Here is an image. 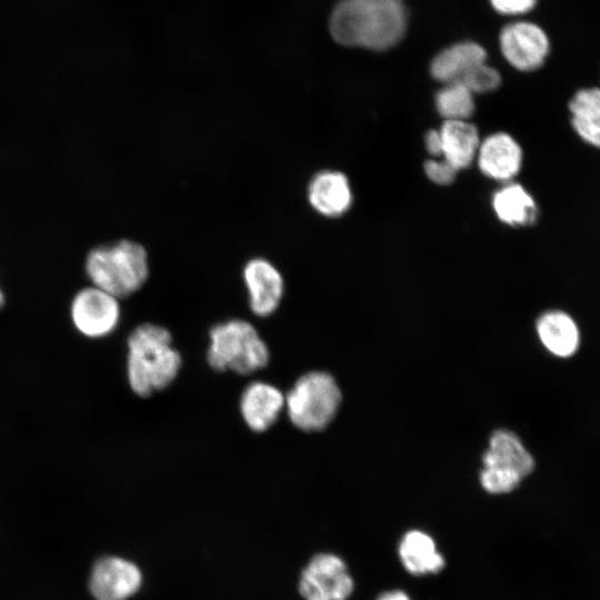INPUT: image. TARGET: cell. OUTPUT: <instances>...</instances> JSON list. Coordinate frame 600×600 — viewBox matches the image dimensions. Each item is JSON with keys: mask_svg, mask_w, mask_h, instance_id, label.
I'll return each instance as SVG.
<instances>
[{"mask_svg": "<svg viewBox=\"0 0 600 600\" xmlns=\"http://www.w3.org/2000/svg\"><path fill=\"white\" fill-rule=\"evenodd\" d=\"M329 29L342 46L382 51L402 39L407 10L402 0H341L330 16Z\"/></svg>", "mask_w": 600, "mask_h": 600, "instance_id": "obj_1", "label": "cell"}, {"mask_svg": "<svg viewBox=\"0 0 600 600\" xmlns=\"http://www.w3.org/2000/svg\"><path fill=\"white\" fill-rule=\"evenodd\" d=\"M127 379L140 398L167 389L177 379L182 357L169 329L156 323L137 326L127 339Z\"/></svg>", "mask_w": 600, "mask_h": 600, "instance_id": "obj_2", "label": "cell"}, {"mask_svg": "<svg viewBox=\"0 0 600 600\" xmlns=\"http://www.w3.org/2000/svg\"><path fill=\"white\" fill-rule=\"evenodd\" d=\"M84 271L92 286L118 299L128 298L148 280V252L141 243L129 239L98 246L88 252Z\"/></svg>", "mask_w": 600, "mask_h": 600, "instance_id": "obj_3", "label": "cell"}, {"mask_svg": "<svg viewBox=\"0 0 600 600\" xmlns=\"http://www.w3.org/2000/svg\"><path fill=\"white\" fill-rule=\"evenodd\" d=\"M206 359L214 371L250 376L269 364L270 350L252 323L230 319L209 330Z\"/></svg>", "mask_w": 600, "mask_h": 600, "instance_id": "obj_4", "label": "cell"}, {"mask_svg": "<svg viewBox=\"0 0 600 600\" xmlns=\"http://www.w3.org/2000/svg\"><path fill=\"white\" fill-rule=\"evenodd\" d=\"M284 397L290 422L304 432L324 430L336 418L342 401L333 376L320 370L300 376Z\"/></svg>", "mask_w": 600, "mask_h": 600, "instance_id": "obj_5", "label": "cell"}, {"mask_svg": "<svg viewBox=\"0 0 600 600\" xmlns=\"http://www.w3.org/2000/svg\"><path fill=\"white\" fill-rule=\"evenodd\" d=\"M534 469V460L520 438L510 430H497L482 456L479 480L491 494L513 491Z\"/></svg>", "mask_w": 600, "mask_h": 600, "instance_id": "obj_6", "label": "cell"}, {"mask_svg": "<svg viewBox=\"0 0 600 600\" xmlns=\"http://www.w3.org/2000/svg\"><path fill=\"white\" fill-rule=\"evenodd\" d=\"M354 588L347 562L331 552L314 554L299 581V592L304 600H348Z\"/></svg>", "mask_w": 600, "mask_h": 600, "instance_id": "obj_7", "label": "cell"}, {"mask_svg": "<svg viewBox=\"0 0 600 600\" xmlns=\"http://www.w3.org/2000/svg\"><path fill=\"white\" fill-rule=\"evenodd\" d=\"M71 321L82 336L100 339L111 334L121 318L119 299L111 293L89 286L80 289L70 306Z\"/></svg>", "mask_w": 600, "mask_h": 600, "instance_id": "obj_8", "label": "cell"}, {"mask_svg": "<svg viewBox=\"0 0 600 600\" xmlns=\"http://www.w3.org/2000/svg\"><path fill=\"white\" fill-rule=\"evenodd\" d=\"M504 59L517 70L529 72L541 68L551 50L546 30L527 20L508 23L500 32Z\"/></svg>", "mask_w": 600, "mask_h": 600, "instance_id": "obj_9", "label": "cell"}, {"mask_svg": "<svg viewBox=\"0 0 600 600\" xmlns=\"http://www.w3.org/2000/svg\"><path fill=\"white\" fill-rule=\"evenodd\" d=\"M242 276L252 313L260 318L273 314L284 294V280L278 268L268 259L257 257L247 261Z\"/></svg>", "mask_w": 600, "mask_h": 600, "instance_id": "obj_10", "label": "cell"}, {"mask_svg": "<svg viewBox=\"0 0 600 600\" xmlns=\"http://www.w3.org/2000/svg\"><path fill=\"white\" fill-rule=\"evenodd\" d=\"M140 569L119 557L100 559L92 568L90 591L96 600H127L141 587Z\"/></svg>", "mask_w": 600, "mask_h": 600, "instance_id": "obj_11", "label": "cell"}, {"mask_svg": "<svg viewBox=\"0 0 600 600\" xmlns=\"http://www.w3.org/2000/svg\"><path fill=\"white\" fill-rule=\"evenodd\" d=\"M286 406L283 392L264 381H252L242 391L239 409L242 420L253 432H266L278 421Z\"/></svg>", "mask_w": 600, "mask_h": 600, "instance_id": "obj_12", "label": "cell"}, {"mask_svg": "<svg viewBox=\"0 0 600 600\" xmlns=\"http://www.w3.org/2000/svg\"><path fill=\"white\" fill-rule=\"evenodd\" d=\"M397 554L402 568L414 577L438 574L447 563L436 539L422 529L407 530L399 540Z\"/></svg>", "mask_w": 600, "mask_h": 600, "instance_id": "obj_13", "label": "cell"}, {"mask_svg": "<svg viewBox=\"0 0 600 600\" xmlns=\"http://www.w3.org/2000/svg\"><path fill=\"white\" fill-rule=\"evenodd\" d=\"M477 156L481 171L501 181L512 179L522 164L520 146L511 136L502 132L488 137L479 146Z\"/></svg>", "mask_w": 600, "mask_h": 600, "instance_id": "obj_14", "label": "cell"}, {"mask_svg": "<svg viewBox=\"0 0 600 600\" xmlns=\"http://www.w3.org/2000/svg\"><path fill=\"white\" fill-rule=\"evenodd\" d=\"M308 201L324 217L343 214L352 202V193L347 177L338 171H320L309 182Z\"/></svg>", "mask_w": 600, "mask_h": 600, "instance_id": "obj_15", "label": "cell"}, {"mask_svg": "<svg viewBox=\"0 0 600 600\" xmlns=\"http://www.w3.org/2000/svg\"><path fill=\"white\" fill-rule=\"evenodd\" d=\"M486 50L476 42H459L439 52L430 66L431 74L446 83L460 82L474 67L486 62Z\"/></svg>", "mask_w": 600, "mask_h": 600, "instance_id": "obj_16", "label": "cell"}, {"mask_svg": "<svg viewBox=\"0 0 600 600\" xmlns=\"http://www.w3.org/2000/svg\"><path fill=\"white\" fill-rule=\"evenodd\" d=\"M439 132L443 159L457 170L469 166L480 146L476 127L467 120H449Z\"/></svg>", "mask_w": 600, "mask_h": 600, "instance_id": "obj_17", "label": "cell"}, {"mask_svg": "<svg viewBox=\"0 0 600 600\" xmlns=\"http://www.w3.org/2000/svg\"><path fill=\"white\" fill-rule=\"evenodd\" d=\"M569 111L576 133L600 149V88L579 89L569 101Z\"/></svg>", "mask_w": 600, "mask_h": 600, "instance_id": "obj_18", "label": "cell"}, {"mask_svg": "<svg viewBox=\"0 0 600 600\" xmlns=\"http://www.w3.org/2000/svg\"><path fill=\"white\" fill-rule=\"evenodd\" d=\"M537 332L542 344L558 357H569L579 344L574 321L564 312L549 311L537 321Z\"/></svg>", "mask_w": 600, "mask_h": 600, "instance_id": "obj_19", "label": "cell"}, {"mask_svg": "<svg viewBox=\"0 0 600 600\" xmlns=\"http://www.w3.org/2000/svg\"><path fill=\"white\" fill-rule=\"evenodd\" d=\"M497 217L509 226H529L537 219V204L532 196L518 183H508L492 199Z\"/></svg>", "mask_w": 600, "mask_h": 600, "instance_id": "obj_20", "label": "cell"}, {"mask_svg": "<svg viewBox=\"0 0 600 600\" xmlns=\"http://www.w3.org/2000/svg\"><path fill=\"white\" fill-rule=\"evenodd\" d=\"M438 112L449 120H467L473 112V93L461 82L446 83L436 96Z\"/></svg>", "mask_w": 600, "mask_h": 600, "instance_id": "obj_21", "label": "cell"}, {"mask_svg": "<svg viewBox=\"0 0 600 600\" xmlns=\"http://www.w3.org/2000/svg\"><path fill=\"white\" fill-rule=\"evenodd\" d=\"M500 81L499 72L483 62L469 71L460 82L472 93H483L497 89Z\"/></svg>", "mask_w": 600, "mask_h": 600, "instance_id": "obj_22", "label": "cell"}, {"mask_svg": "<svg viewBox=\"0 0 600 600\" xmlns=\"http://www.w3.org/2000/svg\"><path fill=\"white\" fill-rule=\"evenodd\" d=\"M424 171L432 182L448 184L453 181L458 170L443 159L427 161L424 163Z\"/></svg>", "mask_w": 600, "mask_h": 600, "instance_id": "obj_23", "label": "cell"}, {"mask_svg": "<svg viewBox=\"0 0 600 600\" xmlns=\"http://www.w3.org/2000/svg\"><path fill=\"white\" fill-rule=\"evenodd\" d=\"M492 7L502 14L521 16L534 9L538 0H490Z\"/></svg>", "mask_w": 600, "mask_h": 600, "instance_id": "obj_24", "label": "cell"}, {"mask_svg": "<svg viewBox=\"0 0 600 600\" xmlns=\"http://www.w3.org/2000/svg\"><path fill=\"white\" fill-rule=\"evenodd\" d=\"M427 150L436 157L442 153V143L439 130H431L426 136Z\"/></svg>", "mask_w": 600, "mask_h": 600, "instance_id": "obj_25", "label": "cell"}, {"mask_svg": "<svg viewBox=\"0 0 600 600\" xmlns=\"http://www.w3.org/2000/svg\"><path fill=\"white\" fill-rule=\"evenodd\" d=\"M374 600H412L404 590L390 589L381 592Z\"/></svg>", "mask_w": 600, "mask_h": 600, "instance_id": "obj_26", "label": "cell"}, {"mask_svg": "<svg viewBox=\"0 0 600 600\" xmlns=\"http://www.w3.org/2000/svg\"><path fill=\"white\" fill-rule=\"evenodd\" d=\"M4 302H6V296L0 287V309L4 306Z\"/></svg>", "mask_w": 600, "mask_h": 600, "instance_id": "obj_27", "label": "cell"}]
</instances>
